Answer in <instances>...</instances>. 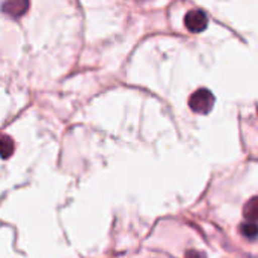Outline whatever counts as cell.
Instances as JSON below:
<instances>
[{
	"label": "cell",
	"instance_id": "obj_3",
	"mask_svg": "<svg viewBox=\"0 0 258 258\" xmlns=\"http://www.w3.org/2000/svg\"><path fill=\"white\" fill-rule=\"evenodd\" d=\"M27 8H29V3L23 2V0H12V2L3 3V12H6L8 15H12V17L23 15L27 11Z\"/></svg>",
	"mask_w": 258,
	"mask_h": 258
},
{
	"label": "cell",
	"instance_id": "obj_7",
	"mask_svg": "<svg viewBox=\"0 0 258 258\" xmlns=\"http://www.w3.org/2000/svg\"><path fill=\"white\" fill-rule=\"evenodd\" d=\"M186 258H204V255L201 252H197V251H189L186 254Z\"/></svg>",
	"mask_w": 258,
	"mask_h": 258
},
{
	"label": "cell",
	"instance_id": "obj_6",
	"mask_svg": "<svg viewBox=\"0 0 258 258\" xmlns=\"http://www.w3.org/2000/svg\"><path fill=\"white\" fill-rule=\"evenodd\" d=\"M12 151H14V142L9 136L5 135L2 138V156H3V159H8Z\"/></svg>",
	"mask_w": 258,
	"mask_h": 258
},
{
	"label": "cell",
	"instance_id": "obj_5",
	"mask_svg": "<svg viewBox=\"0 0 258 258\" xmlns=\"http://www.w3.org/2000/svg\"><path fill=\"white\" fill-rule=\"evenodd\" d=\"M240 233L246 237V239H257L258 237V224L257 222H245L240 225Z\"/></svg>",
	"mask_w": 258,
	"mask_h": 258
},
{
	"label": "cell",
	"instance_id": "obj_1",
	"mask_svg": "<svg viewBox=\"0 0 258 258\" xmlns=\"http://www.w3.org/2000/svg\"><path fill=\"white\" fill-rule=\"evenodd\" d=\"M215 106V95L212 91L201 88L189 97V107L200 115L209 113Z\"/></svg>",
	"mask_w": 258,
	"mask_h": 258
},
{
	"label": "cell",
	"instance_id": "obj_4",
	"mask_svg": "<svg viewBox=\"0 0 258 258\" xmlns=\"http://www.w3.org/2000/svg\"><path fill=\"white\" fill-rule=\"evenodd\" d=\"M243 215L249 222H257L258 221V197L251 198L243 209Z\"/></svg>",
	"mask_w": 258,
	"mask_h": 258
},
{
	"label": "cell",
	"instance_id": "obj_2",
	"mask_svg": "<svg viewBox=\"0 0 258 258\" xmlns=\"http://www.w3.org/2000/svg\"><path fill=\"white\" fill-rule=\"evenodd\" d=\"M184 24L190 32L200 33V32L206 30V27L209 24V17L201 9H190L184 17Z\"/></svg>",
	"mask_w": 258,
	"mask_h": 258
}]
</instances>
